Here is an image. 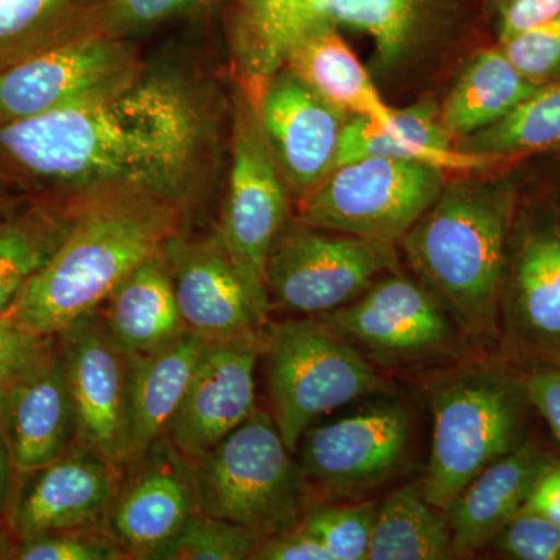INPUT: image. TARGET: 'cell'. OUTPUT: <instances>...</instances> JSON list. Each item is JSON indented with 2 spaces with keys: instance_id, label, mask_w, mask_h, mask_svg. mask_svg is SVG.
<instances>
[{
  "instance_id": "1",
  "label": "cell",
  "mask_w": 560,
  "mask_h": 560,
  "mask_svg": "<svg viewBox=\"0 0 560 560\" xmlns=\"http://www.w3.org/2000/svg\"><path fill=\"white\" fill-rule=\"evenodd\" d=\"M198 91L172 73L140 72L94 101L0 127V154L79 201L153 198L184 208L210 149Z\"/></svg>"
},
{
  "instance_id": "2",
  "label": "cell",
  "mask_w": 560,
  "mask_h": 560,
  "mask_svg": "<svg viewBox=\"0 0 560 560\" xmlns=\"http://www.w3.org/2000/svg\"><path fill=\"white\" fill-rule=\"evenodd\" d=\"M183 209L153 198L81 201L72 230L9 312L38 334H60L97 311L138 265L180 232Z\"/></svg>"
},
{
  "instance_id": "3",
  "label": "cell",
  "mask_w": 560,
  "mask_h": 560,
  "mask_svg": "<svg viewBox=\"0 0 560 560\" xmlns=\"http://www.w3.org/2000/svg\"><path fill=\"white\" fill-rule=\"evenodd\" d=\"M512 209L510 189L455 183L444 187L399 243L419 282L475 345L499 337Z\"/></svg>"
},
{
  "instance_id": "4",
  "label": "cell",
  "mask_w": 560,
  "mask_h": 560,
  "mask_svg": "<svg viewBox=\"0 0 560 560\" xmlns=\"http://www.w3.org/2000/svg\"><path fill=\"white\" fill-rule=\"evenodd\" d=\"M433 434L422 489L442 512L471 480L521 447L530 401L525 382L492 363H467L429 390Z\"/></svg>"
},
{
  "instance_id": "5",
  "label": "cell",
  "mask_w": 560,
  "mask_h": 560,
  "mask_svg": "<svg viewBox=\"0 0 560 560\" xmlns=\"http://www.w3.org/2000/svg\"><path fill=\"white\" fill-rule=\"evenodd\" d=\"M260 335L270 415L294 455L320 416L388 393L382 371L319 316L265 324Z\"/></svg>"
},
{
  "instance_id": "6",
  "label": "cell",
  "mask_w": 560,
  "mask_h": 560,
  "mask_svg": "<svg viewBox=\"0 0 560 560\" xmlns=\"http://www.w3.org/2000/svg\"><path fill=\"white\" fill-rule=\"evenodd\" d=\"M194 460L198 510L248 528L261 539L300 523L307 485L270 411L249 416Z\"/></svg>"
},
{
  "instance_id": "7",
  "label": "cell",
  "mask_w": 560,
  "mask_h": 560,
  "mask_svg": "<svg viewBox=\"0 0 560 560\" xmlns=\"http://www.w3.org/2000/svg\"><path fill=\"white\" fill-rule=\"evenodd\" d=\"M490 0H237L270 50L282 51L316 24L355 28L375 40L385 65L434 36L464 33Z\"/></svg>"
},
{
  "instance_id": "8",
  "label": "cell",
  "mask_w": 560,
  "mask_h": 560,
  "mask_svg": "<svg viewBox=\"0 0 560 560\" xmlns=\"http://www.w3.org/2000/svg\"><path fill=\"white\" fill-rule=\"evenodd\" d=\"M381 371H415L463 353L467 340L422 282L397 271L375 280L355 301L320 315Z\"/></svg>"
},
{
  "instance_id": "9",
  "label": "cell",
  "mask_w": 560,
  "mask_h": 560,
  "mask_svg": "<svg viewBox=\"0 0 560 560\" xmlns=\"http://www.w3.org/2000/svg\"><path fill=\"white\" fill-rule=\"evenodd\" d=\"M447 186L445 172L419 162L360 160L338 165L301 200L298 221L399 245Z\"/></svg>"
},
{
  "instance_id": "10",
  "label": "cell",
  "mask_w": 560,
  "mask_h": 560,
  "mask_svg": "<svg viewBox=\"0 0 560 560\" xmlns=\"http://www.w3.org/2000/svg\"><path fill=\"white\" fill-rule=\"evenodd\" d=\"M394 243L370 241L308 224L283 228L267 261L270 307L302 316L326 315L397 271Z\"/></svg>"
},
{
  "instance_id": "11",
  "label": "cell",
  "mask_w": 560,
  "mask_h": 560,
  "mask_svg": "<svg viewBox=\"0 0 560 560\" xmlns=\"http://www.w3.org/2000/svg\"><path fill=\"white\" fill-rule=\"evenodd\" d=\"M289 190L253 102L237 98L226 202L217 237L254 300L270 313L267 261L289 221Z\"/></svg>"
},
{
  "instance_id": "12",
  "label": "cell",
  "mask_w": 560,
  "mask_h": 560,
  "mask_svg": "<svg viewBox=\"0 0 560 560\" xmlns=\"http://www.w3.org/2000/svg\"><path fill=\"white\" fill-rule=\"evenodd\" d=\"M415 442V418L399 399L374 401L346 418L308 427L298 444L305 485L324 499L360 500L404 469Z\"/></svg>"
},
{
  "instance_id": "13",
  "label": "cell",
  "mask_w": 560,
  "mask_h": 560,
  "mask_svg": "<svg viewBox=\"0 0 560 560\" xmlns=\"http://www.w3.org/2000/svg\"><path fill=\"white\" fill-rule=\"evenodd\" d=\"M119 36L88 32L0 72V127L94 101L142 72Z\"/></svg>"
},
{
  "instance_id": "14",
  "label": "cell",
  "mask_w": 560,
  "mask_h": 560,
  "mask_svg": "<svg viewBox=\"0 0 560 560\" xmlns=\"http://www.w3.org/2000/svg\"><path fill=\"white\" fill-rule=\"evenodd\" d=\"M55 337L72 401L77 444L124 469L131 460L127 353L110 341L97 311Z\"/></svg>"
},
{
  "instance_id": "15",
  "label": "cell",
  "mask_w": 560,
  "mask_h": 560,
  "mask_svg": "<svg viewBox=\"0 0 560 560\" xmlns=\"http://www.w3.org/2000/svg\"><path fill=\"white\" fill-rule=\"evenodd\" d=\"M125 467L103 529L128 559L158 560L198 511L194 460L162 436Z\"/></svg>"
},
{
  "instance_id": "16",
  "label": "cell",
  "mask_w": 560,
  "mask_h": 560,
  "mask_svg": "<svg viewBox=\"0 0 560 560\" xmlns=\"http://www.w3.org/2000/svg\"><path fill=\"white\" fill-rule=\"evenodd\" d=\"M250 102L290 197L301 201L334 171L349 116L324 102L285 68Z\"/></svg>"
},
{
  "instance_id": "17",
  "label": "cell",
  "mask_w": 560,
  "mask_h": 560,
  "mask_svg": "<svg viewBox=\"0 0 560 560\" xmlns=\"http://www.w3.org/2000/svg\"><path fill=\"white\" fill-rule=\"evenodd\" d=\"M260 331L206 342L167 433L175 447L190 459L215 447L256 411Z\"/></svg>"
},
{
  "instance_id": "18",
  "label": "cell",
  "mask_w": 560,
  "mask_h": 560,
  "mask_svg": "<svg viewBox=\"0 0 560 560\" xmlns=\"http://www.w3.org/2000/svg\"><path fill=\"white\" fill-rule=\"evenodd\" d=\"M120 467L80 444L39 469L16 475L9 528L18 540L98 525L121 478Z\"/></svg>"
},
{
  "instance_id": "19",
  "label": "cell",
  "mask_w": 560,
  "mask_h": 560,
  "mask_svg": "<svg viewBox=\"0 0 560 560\" xmlns=\"http://www.w3.org/2000/svg\"><path fill=\"white\" fill-rule=\"evenodd\" d=\"M184 326L205 341L228 340L260 330V308L235 270L219 237L187 241L175 235L164 246Z\"/></svg>"
},
{
  "instance_id": "20",
  "label": "cell",
  "mask_w": 560,
  "mask_h": 560,
  "mask_svg": "<svg viewBox=\"0 0 560 560\" xmlns=\"http://www.w3.org/2000/svg\"><path fill=\"white\" fill-rule=\"evenodd\" d=\"M512 348L560 363V234L550 228L523 235L501 283L499 327Z\"/></svg>"
},
{
  "instance_id": "21",
  "label": "cell",
  "mask_w": 560,
  "mask_h": 560,
  "mask_svg": "<svg viewBox=\"0 0 560 560\" xmlns=\"http://www.w3.org/2000/svg\"><path fill=\"white\" fill-rule=\"evenodd\" d=\"M2 440L14 477L39 469L77 444L75 418L60 353L7 390Z\"/></svg>"
},
{
  "instance_id": "22",
  "label": "cell",
  "mask_w": 560,
  "mask_h": 560,
  "mask_svg": "<svg viewBox=\"0 0 560 560\" xmlns=\"http://www.w3.org/2000/svg\"><path fill=\"white\" fill-rule=\"evenodd\" d=\"M555 464L547 452L523 442L460 490L445 511L455 555H474L495 539L525 508L541 475Z\"/></svg>"
},
{
  "instance_id": "23",
  "label": "cell",
  "mask_w": 560,
  "mask_h": 560,
  "mask_svg": "<svg viewBox=\"0 0 560 560\" xmlns=\"http://www.w3.org/2000/svg\"><path fill=\"white\" fill-rule=\"evenodd\" d=\"M371 158L419 162L444 172H477L500 164L493 158L456 149L455 140L441 125L440 108L431 103L394 109L388 124L349 117L342 127L335 167Z\"/></svg>"
},
{
  "instance_id": "24",
  "label": "cell",
  "mask_w": 560,
  "mask_h": 560,
  "mask_svg": "<svg viewBox=\"0 0 560 560\" xmlns=\"http://www.w3.org/2000/svg\"><path fill=\"white\" fill-rule=\"evenodd\" d=\"M106 334L127 355L154 352L184 331L164 249L143 260L97 308Z\"/></svg>"
},
{
  "instance_id": "25",
  "label": "cell",
  "mask_w": 560,
  "mask_h": 560,
  "mask_svg": "<svg viewBox=\"0 0 560 560\" xmlns=\"http://www.w3.org/2000/svg\"><path fill=\"white\" fill-rule=\"evenodd\" d=\"M280 68L349 117L388 124L394 108L383 101L370 73L331 24H316L300 33L283 50Z\"/></svg>"
},
{
  "instance_id": "26",
  "label": "cell",
  "mask_w": 560,
  "mask_h": 560,
  "mask_svg": "<svg viewBox=\"0 0 560 560\" xmlns=\"http://www.w3.org/2000/svg\"><path fill=\"white\" fill-rule=\"evenodd\" d=\"M206 342L191 331L154 352L128 355L131 460L167 436L197 370Z\"/></svg>"
},
{
  "instance_id": "27",
  "label": "cell",
  "mask_w": 560,
  "mask_h": 560,
  "mask_svg": "<svg viewBox=\"0 0 560 560\" xmlns=\"http://www.w3.org/2000/svg\"><path fill=\"white\" fill-rule=\"evenodd\" d=\"M537 86L512 66L501 47L482 49L440 108L441 125L453 140L467 138L506 117Z\"/></svg>"
},
{
  "instance_id": "28",
  "label": "cell",
  "mask_w": 560,
  "mask_h": 560,
  "mask_svg": "<svg viewBox=\"0 0 560 560\" xmlns=\"http://www.w3.org/2000/svg\"><path fill=\"white\" fill-rule=\"evenodd\" d=\"M453 555L447 515L427 500L420 482H408L378 503L368 560H442Z\"/></svg>"
},
{
  "instance_id": "29",
  "label": "cell",
  "mask_w": 560,
  "mask_h": 560,
  "mask_svg": "<svg viewBox=\"0 0 560 560\" xmlns=\"http://www.w3.org/2000/svg\"><path fill=\"white\" fill-rule=\"evenodd\" d=\"M73 208H35L0 221V315L10 311L22 289L54 257L72 230Z\"/></svg>"
},
{
  "instance_id": "30",
  "label": "cell",
  "mask_w": 560,
  "mask_h": 560,
  "mask_svg": "<svg viewBox=\"0 0 560 560\" xmlns=\"http://www.w3.org/2000/svg\"><path fill=\"white\" fill-rule=\"evenodd\" d=\"M456 149L500 162L560 150V77L540 83L506 117L460 139Z\"/></svg>"
},
{
  "instance_id": "31",
  "label": "cell",
  "mask_w": 560,
  "mask_h": 560,
  "mask_svg": "<svg viewBox=\"0 0 560 560\" xmlns=\"http://www.w3.org/2000/svg\"><path fill=\"white\" fill-rule=\"evenodd\" d=\"M377 511V501L308 504L298 525L323 544L331 560H366Z\"/></svg>"
},
{
  "instance_id": "32",
  "label": "cell",
  "mask_w": 560,
  "mask_h": 560,
  "mask_svg": "<svg viewBox=\"0 0 560 560\" xmlns=\"http://www.w3.org/2000/svg\"><path fill=\"white\" fill-rule=\"evenodd\" d=\"M260 540L248 528L198 510L158 560H250Z\"/></svg>"
},
{
  "instance_id": "33",
  "label": "cell",
  "mask_w": 560,
  "mask_h": 560,
  "mask_svg": "<svg viewBox=\"0 0 560 560\" xmlns=\"http://www.w3.org/2000/svg\"><path fill=\"white\" fill-rule=\"evenodd\" d=\"M102 3L103 0H0V49L61 22L94 32Z\"/></svg>"
},
{
  "instance_id": "34",
  "label": "cell",
  "mask_w": 560,
  "mask_h": 560,
  "mask_svg": "<svg viewBox=\"0 0 560 560\" xmlns=\"http://www.w3.org/2000/svg\"><path fill=\"white\" fill-rule=\"evenodd\" d=\"M221 2L223 0H103L94 31L124 38L179 18L197 16Z\"/></svg>"
},
{
  "instance_id": "35",
  "label": "cell",
  "mask_w": 560,
  "mask_h": 560,
  "mask_svg": "<svg viewBox=\"0 0 560 560\" xmlns=\"http://www.w3.org/2000/svg\"><path fill=\"white\" fill-rule=\"evenodd\" d=\"M18 560H127L105 529L98 525L54 530L18 540Z\"/></svg>"
},
{
  "instance_id": "36",
  "label": "cell",
  "mask_w": 560,
  "mask_h": 560,
  "mask_svg": "<svg viewBox=\"0 0 560 560\" xmlns=\"http://www.w3.org/2000/svg\"><path fill=\"white\" fill-rule=\"evenodd\" d=\"M57 352V337L38 334L10 313L0 315V388L9 390Z\"/></svg>"
},
{
  "instance_id": "37",
  "label": "cell",
  "mask_w": 560,
  "mask_h": 560,
  "mask_svg": "<svg viewBox=\"0 0 560 560\" xmlns=\"http://www.w3.org/2000/svg\"><path fill=\"white\" fill-rule=\"evenodd\" d=\"M515 69L534 83H544L560 70V14L555 20L500 43Z\"/></svg>"
},
{
  "instance_id": "38",
  "label": "cell",
  "mask_w": 560,
  "mask_h": 560,
  "mask_svg": "<svg viewBox=\"0 0 560 560\" xmlns=\"http://www.w3.org/2000/svg\"><path fill=\"white\" fill-rule=\"evenodd\" d=\"M490 544L512 559L560 560V525L523 508Z\"/></svg>"
},
{
  "instance_id": "39",
  "label": "cell",
  "mask_w": 560,
  "mask_h": 560,
  "mask_svg": "<svg viewBox=\"0 0 560 560\" xmlns=\"http://www.w3.org/2000/svg\"><path fill=\"white\" fill-rule=\"evenodd\" d=\"M489 5L499 16L500 43L560 14V0H490Z\"/></svg>"
},
{
  "instance_id": "40",
  "label": "cell",
  "mask_w": 560,
  "mask_h": 560,
  "mask_svg": "<svg viewBox=\"0 0 560 560\" xmlns=\"http://www.w3.org/2000/svg\"><path fill=\"white\" fill-rule=\"evenodd\" d=\"M250 560H331L323 544L300 525L264 537Z\"/></svg>"
},
{
  "instance_id": "41",
  "label": "cell",
  "mask_w": 560,
  "mask_h": 560,
  "mask_svg": "<svg viewBox=\"0 0 560 560\" xmlns=\"http://www.w3.org/2000/svg\"><path fill=\"white\" fill-rule=\"evenodd\" d=\"M523 382L530 405L540 411L560 441V364L533 372Z\"/></svg>"
},
{
  "instance_id": "42",
  "label": "cell",
  "mask_w": 560,
  "mask_h": 560,
  "mask_svg": "<svg viewBox=\"0 0 560 560\" xmlns=\"http://www.w3.org/2000/svg\"><path fill=\"white\" fill-rule=\"evenodd\" d=\"M525 510L544 515L560 525V466L555 464L537 481L526 501Z\"/></svg>"
},
{
  "instance_id": "43",
  "label": "cell",
  "mask_w": 560,
  "mask_h": 560,
  "mask_svg": "<svg viewBox=\"0 0 560 560\" xmlns=\"http://www.w3.org/2000/svg\"><path fill=\"white\" fill-rule=\"evenodd\" d=\"M13 478L14 470L9 452L0 438V517L9 510L11 493H13Z\"/></svg>"
},
{
  "instance_id": "44",
  "label": "cell",
  "mask_w": 560,
  "mask_h": 560,
  "mask_svg": "<svg viewBox=\"0 0 560 560\" xmlns=\"http://www.w3.org/2000/svg\"><path fill=\"white\" fill-rule=\"evenodd\" d=\"M18 539L11 530L0 529V560L14 559Z\"/></svg>"
},
{
  "instance_id": "45",
  "label": "cell",
  "mask_w": 560,
  "mask_h": 560,
  "mask_svg": "<svg viewBox=\"0 0 560 560\" xmlns=\"http://www.w3.org/2000/svg\"><path fill=\"white\" fill-rule=\"evenodd\" d=\"M7 390L0 388V438H2L3 408H5Z\"/></svg>"
}]
</instances>
